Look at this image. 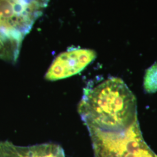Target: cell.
<instances>
[{
  "label": "cell",
  "mask_w": 157,
  "mask_h": 157,
  "mask_svg": "<svg viewBox=\"0 0 157 157\" xmlns=\"http://www.w3.org/2000/svg\"><path fill=\"white\" fill-rule=\"evenodd\" d=\"M78 112L87 128L119 131L138 121L135 95L118 78L85 90Z\"/></svg>",
  "instance_id": "1"
},
{
  "label": "cell",
  "mask_w": 157,
  "mask_h": 157,
  "mask_svg": "<svg viewBox=\"0 0 157 157\" xmlns=\"http://www.w3.org/2000/svg\"><path fill=\"white\" fill-rule=\"evenodd\" d=\"M24 36L8 28L0 19V59L15 62Z\"/></svg>",
  "instance_id": "3"
},
{
  "label": "cell",
  "mask_w": 157,
  "mask_h": 157,
  "mask_svg": "<svg viewBox=\"0 0 157 157\" xmlns=\"http://www.w3.org/2000/svg\"><path fill=\"white\" fill-rule=\"evenodd\" d=\"M96 58V52L89 49H76L65 52L52 62L45 78L56 81L80 72Z\"/></svg>",
  "instance_id": "2"
},
{
  "label": "cell",
  "mask_w": 157,
  "mask_h": 157,
  "mask_svg": "<svg viewBox=\"0 0 157 157\" xmlns=\"http://www.w3.org/2000/svg\"><path fill=\"white\" fill-rule=\"evenodd\" d=\"M143 87L146 93L151 94L157 91V62L147 71L144 76Z\"/></svg>",
  "instance_id": "4"
}]
</instances>
